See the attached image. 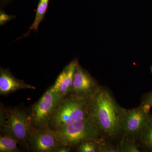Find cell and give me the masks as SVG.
Listing matches in <instances>:
<instances>
[{
    "label": "cell",
    "instance_id": "cell-17",
    "mask_svg": "<svg viewBox=\"0 0 152 152\" xmlns=\"http://www.w3.org/2000/svg\"><path fill=\"white\" fill-rule=\"evenodd\" d=\"M15 15H10L6 14L4 11H1L0 12V25L3 26L6 23L11 20L15 18Z\"/></svg>",
    "mask_w": 152,
    "mask_h": 152
},
{
    "label": "cell",
    "instance_id": "cell-5",
    "mask_svg": "<svg viewBox=\"0 0 152 152\" xmlns=\"http://www.w3.org/2000/svg\"><path fill=\"white\" fill-rule=\"evenodd\" d=\"M151 108L148 105L142 104L134 108L126 109L123 108L122 117V137L138 143L144 126L151 113Z\"/></svg>",
    "mask_w": 152,
    "mask_h": 152
},
{
    "label": "cell",
    "instance_id": "cell-10",
    "mask_svg": "<svg viewBox=\"0 0 152 152\" xmlns=\"http://www.w3.org/2000/svg\"><path fill=\"white\" fill-rule=\"evenodd\" d=\"M34 86L16 78L7 69H0V94L6 96L18 90H35Z\"/></svg>",
    "mask_w": 152,
    "mask_h": 152
},
{
    "label": "cell",
    "instance_id": "cell-18",
    "mask_svg": "<svg viewBox=\"0 0 152 152\" xmlns=\"http://www.w3.org/2000/svg\"><path fill=\"white\" fill-rule=\"evenodd\" d=\"M141 104L152 107V91L145 94L142 98Z\"/></svg>",
    "mask_w": 152,
    "mask_h": 152
},
{
    "label": "cell",
    "instance_id": "cell-11",
    "mask_svg": "<svg viewBox=\"0 0 152 152\" xmlns=\"http://www.w3.org/2000/svg\"><path fill=\"white\" fill-rule=\"evenodd\" d=\"M138 144L141 150L152 152V114L150 113L144 126Z\"/></svg>",
    "mask_w": 152,
    "mask_h": 152
},
{
    "label": "cell",
    "instance_id": "cell-20",
    "mask_svg": "<svg viewBox=\"0 0 152 152\" xmlns=\"http://www.w3.org/2000/svg\"><path fill=\"white\" fill-rule=\"evenodd\" d=\"M151 73L152 74V66L151 67Z\"/></svg>",
    "mask_w": 152,
    "mask_h": 152
},
{
    "label": "cell",
    "instance_id": "cell-16",
    "mask_svg": "<svg viewBox=\"0 0 152 152\" xmlns=\"http://www.w3.org/2000/svg\"><path fill=\"white\" fill-rule=\"evenodd\" d=\"M99 144L100 152H119L118 145L114 146L104 138L100 139Z\"/></svg>",
    "mask_w": 152,
    "mask_h": 152
},
{
    "label": "cell",
    "instance_id": "cell-12",
    "mask_svg": "<svg viewBox=\"0 0 152 152\" xmlns=\"http://www.w3.org/2000/svg\"><path fill=\"white\" fill-rule=\"evenodd\" d=\"M49 2L50 0H39L36 11L35 18L32 25L29 28L28 32L24 37L28 35L31 30L38 32L39 25L45 18L48 7Z\"/></svg>",
    "mask_w": 152,
    "mask_h": 152
},
{
    "label": "cell",
    "instance_id": "cell-8",
    "mask_svg": "<svg viewBox=\"0 0 152 152\" xmlns=\"http://www.w3.org/2000/svg\"><path fill=\"white\" fill-rule=\"evenodd\" d=\"M101 87L86 70L78 64L74 76L72 89L69 94L82 99H91Z\"/></svg>",
    "mask_w": 152,
    "mask_h": 152
},
{
    "label": "cell",
    "instance_id": "cell-4",
    "mask_svg": "<svg viewBox=\"0 0 152 152\" xmlns=\"http://www.w3.org/2000/svg\"><path fill=\"white\" fill-rule=\"evenodd\" d=\"M55 131L59 141L71 148L87 140L103 138L89 115L83 121Z\"/></svg>",
    "mask_w": 152,
    "mask_h": 152
},
{
    "label": "cell",
    "instance_id": "cell-13",
    "mask_svg": "<svg viewBox=\"0 0 152 152\" xmlns=\"http://www.w3.org/2000/svg\"><path fill=\"white\" fill-rule=\"evenodd\" d=\"M18 142L13 138L7 135L1 134L0 152H19L20 150L18 147Z\"/></svg>",
    "mask_w": 152,
    "mask_h": 152
},
{
    "label": "cell",
    "instance_id": "cell-9",
    "mask_svg": "<svg viewBox=\"0 0 152 152\" xmlns=\"http://www.w3.org/2000/svg\"><path fill=\"white\" fill-rule=\"evenodd\" d=\"M78 64V61L76 59L72 61L64 68L57 78L54 84L51 87L53 91L61 97H64L72 92L74 76Z\"/></svg>",
    "mask_w": 152,
    "mask_h": 152
},
{
    "label": "cell",
    "instance_id": "cell-14",
    "mask_svg": "<svg viewBox=\"0 0 152 152\" xmlns=\"http://www.w3.org/2000/svg\"><path fill=\"white\" fill-rule=\"evenodd\" d=\"M100 139H91L82 142L77 146V152H100L99 144Z\"/></svg>",
    "mask_w": 152,
    "mask_h": 152
},
{
    "label": "cell",
    "instance_id": "cell-2",
    "mask_svg": "<svg viewBox=\"0 0 152 152\" xmlns=\"http://www.w3.org/2000/svg\"><path fill=\"white\" fill-rule=\"evenodd\" d=\"M91 99L67 95L62 99L56 108L49 126L53 130H59L86 118L89 115Z\"/></svg>",
    "mask_w": 152,
    "mask_h": 152
},
{
    "label": "cell",
    "instance_id": "cell-1",
    "mask_svg": "<svg viewBox=\"0 0 152 152\" xmlns=\"http://www.w3.org/2000/svg\"><path fill=\"white\" fill-rule=\"evenodd\" d=\"M123 108L110 91L103 87L91 100L89 116L104 138L122 137Z\"/></svg>",
    "mask_w": 152,
    "mask_h": 152
},
{
    "label": "cell",
    "instance_id": "cell-19",
    "mask_svg": "<svg viewBox=\"0 0 152 152\" xmlns=\"http://www.w3.org/2000/svg\"><path fill=\"white\" fill-rule=\"evenodd\" d=\"M71 147L63 145L56 151V152H69L70 151Z\"/></svg>",
    "mask_w": 152,
    "mask_h": 152
},
{
    "label": "cell",
    "instance_id": "cell-7",
    "mask_svg": "<svg viewBox=\"0 0 152 152\" xmlns=\"http://www.w3.org/2000/svg\"><path fill=\"white\" fill-rule=\"evenodd\" d=\"M28 142L29 150L36 152H56L63 145L57 138L56 131L50 127L34 128Z\"/></svg>",
    "mask_w": 152,
    "mask_h": 152
},
{
    "label": "cell",
    "instance_id": "cell-15",
    "mask_svg": "<svg viewBox=\"0 0 152 152\" xmlns=\"http://www.w3.org/2000/svg\"><path fill=\"white\" fill-rule=\"evenodd\" d=\"M119 152H140L141 150L139 144L129 139L122 137L118 145Z\"/></svg>",
    "mask_w": 152,
    "mask_h": 152
},
{
    "label": "cell",
    "instance_id": "cell-3",
    "mask_svg": "<svg viewBox=\"0 0 152 152\" xmlns=\"http://www.w3.org/2000/svg\"><path fill=\"white\" fill-rule=\"evenodd\" d=\"M0 128L1 134L13 138L18 145L28 151V140L34 128L29 110L18 107L7 108L5 121Z\"/></svg>",
    "mask_w": 152,
    "mask_h": 152
},
{
    "label": "cell",
    "instance_id": "cell-6",
    "mask_svg": "<svg viewBox=\"0 0 152 152\" xmlns=\"http://www.w3.org/2000/svg\"><path fill=\"white\" fill-rule=\"evenodd\" d=\"M62 98L50 87L29 110L32 124L35 128L49 126L56 108Z\"/></svg>",
    "mask_w": 152,
    "mask_h": 152
}]
</instances>
